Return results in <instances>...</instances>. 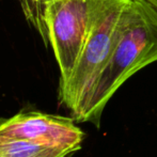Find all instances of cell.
I'll return each mask as SVG.
<instances>
[{
  "label": "cell",
  "instance_id": "obj_1",
  "mask_svg": "<svg viewBox=\"0 0 157 157\" xmlns=\"http://www.w3.org/2000/svg\"><path fill=\"white\" fill-rule=\"evenodd\" d=\"M157 61V10L147 0H132L125 11L116 43L103 68L73 116L76 123L98 128L116 92L134 74Z\"/></svg>",
  "mask_w": 157,
  "mask_h": 157
},
{
  "label": "cell",
  "instance_id": "obj_2",
  "mask_svg": "<svg viewBox=\"0 0 157 157\" xmlns=\"http://www.w3.org/2000/svg\"><path fill=\"white\" fill-rule=\"evenodd\" d=\"M132 0H94L91 25L78 61L65 82L59 85L58 98L76 112L116 43L125 11Z\"/></svg>",
  "mask_w": 157,
  "mask_h": 157
},
{
  "label": "cell",
  "instance_id": "obj_3",
  "mask_svg": "<svg viewBox=\"0 0 157 157\" xmlns=\"http://www.w3.org/2000/svg\"><path fill=\"white\" fill-rule=\"evenodd\" d=\"M94 0H58L44 13L45 44L49 43L60 70L59 85L70 78L85 46Z\"/></svg>",
  "mask_w": 157,
  "mask_h": 157
},
{
  "label": "cell",
  "instance_id": "obj_4",
  "mask_svg": "<svg viewBox=\"0 0 157 157\" xmlns=\"http://www.w3.org/2000/svg\"><path fill=\"white\" fill-rule=\"evenodd\" d=\"M0 137L62 147L75 154L82 147L86 135L72 117L21 109L10 118L0 119Z\"/></svg>",
  "mask_w": 157,
  "mask_h": 157
},
{
  "label": "cell",
  "instance_id": "obj_5",
  "mask_svg": "<svg viewBox=\"0 0 157 157\" xmlns=\"http://www.w3.org/2000/svg\"><path fill=\"white\" fill-rule=\"evenodd\" d=\"M74 153L62 147L0 137V157H71Z\"/></svg>",
  "mask_w": 157,
  "mask_h": 157
},
{
  "label": "cell",
  "instance_id": "obj_6",
  "mask_svg": "<svg viewBox=\"0 0 157 157\" xmlns=\"http://www.w3.org/2000/svg\"><path fill=\"white\" fill-rule=\"evenodd\" d=\"M58 0H19L28 23L39 31L44 40L45 26H44V13L48 4Z\"/></svg>",
  "mask_w": 157,
  "mask_h": 157
},
{
  "label": "cell",
  "instance_id": "obj_7",
  "mask_svg": "<svg viewBox=\"0 0 157 157\" xmlns=\"http://www.w3.org/2000/svg\"><path fill=\"white\" fill-rule=\"evenodd\" d=\"M147 1L149 2V3H151L152 6H153L154 8L157 10V0H147Z\"/></svg>",
  "mask_w": 157,
  "mask_h": 157
}]
</instances>
